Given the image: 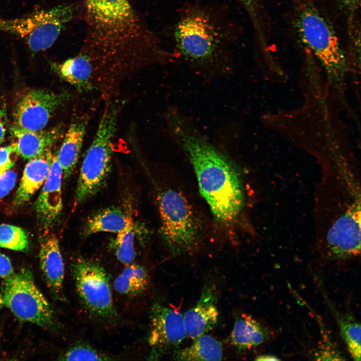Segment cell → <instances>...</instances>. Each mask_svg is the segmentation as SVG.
Segmentation results:
<instances>
[{
    "instance_id": "10",
    "label": "cell",
    "mask_w": 361,
    "mask_h": 361,
    "mask_svg": "<svg viewBox=\"0 0 361 361\" xmlns=\"http://www.w3.org/2000/svg\"><path fill=\"white\" fill-rule=\"evenodd\" d=\"M149 317V357L156 359L167 350L177 346L187 337L184 316L179 308L156 302L151 307Z\"/></svg>"
},
{
    "instance_id": "9",
    "label": "cell",
    "mask_w": 361,
    "mask_h": 361,
    "mask_svg": "<svg viewBox=\"0 0 361 361\" xmlns=\"http://www.w3.org/2000/svg\"><path fill=\"white\" fill-rule=\"evenodd\" d=\"M70 97L66 92L55 93L41 89L27 91L17 103L14 112V125L32 131L43 130L52 115Z\"/></svg>"
},
{
    "instance_id": "14",
    "label": "cell",
    "mask_w": 361,
    "mask_h": 361,
    "mask_svg": "<svg viewBox=\"0 0 361 361\" xmlns=\"http://www.w3.org/2000/svg\"><path fill=\"white\" fill-rule=\"evenodd\" d=\"M11 133L15 141L12 143L15 153L25 159H31L51 148L62 134L61 127L49 130L32 131L13 125Z\"/></svg>"
},
{
    "instance_id": "12",
    "label": "cell",
    "mask_w": 361,
    "mask_h": 361,
    "mask_svg": "<svg viewBox=\"0 0 361 361\" xmlns=\"http://www.w3.org/2000/svg\"><path fill=\"white\" fill-rule=\"evenodd\" d=\"M217 301L216 286L214 284L204 286L196 305L184 315L187 337L194 340L216 326L219 314Z\"/></svg>"
},
{
    "instance_id": "22",
    "label": "cell",
    "mask_w": 361,
    "mask_h": 361,
    "mask_svg": "<svg viewBox=\"0 0 361 361\" xmlns=\"http://www.w3.org/2000/svg\"><path fill=\"white\" fill-rule=\"evenodd\" d=\"M149 277L146 269L133 263L125 268L114 279L113 288L119 294L135 296L143 293L147 288Z\"/></svg>"
},
{
    "instance_id": "13",
    "label": "cell",
    "mask_w": 361,
    "mask_h": 361,
    "mask_svg": "<svg viewBox=\"0 0 361 361\" xmlns=\"http://www.w3.org/2000/svg\"><path fill=\"white\" fill-rule=\"evenodd\" d=\"M39 261L46 284L55 299L64 300L63 282L65 266L57 238L51 234L40 242Z\"/></svg>"
},
{
    "instance_id": "7",
    "label": "cell",
    "mask_w": 361,
    "mask_h": 361,
    "mask_svg": "<svg viewBox=\"0 0 361 361\" xmlns=\"http://www.w3.org/2000/svg\"><path fill=\"white\" fill-rule=\"evenodd\" d=\"M73 5H61L13 19L0 18V32L17 36L24 40L33 52L50 48L65 25L73 17Z\"/></svg>"
},
{
    "instance_id": "4",
    "label": "cell",
    "mask_w": 361,
    "mask_h": 361,
    "mask_svg": "<svg viewBox=\"0 0 361 361\" xmlns=\"http://www.w3.org/2000/svg\"><path fill=\"white\" fill-rule=\"evenodd\" d=\"M160 234L173 255L192 253L200 245L203 226L196 210L182 190L166 187L157 194Z\"/></svg>"
},
{
    "instance_id": "6",
    "label": "cell",
    "mask_w": 361,
    "mask_h": 361,
    "mask_svg": "<svg viewBox=\"0 0 361 361\" xmlns=\"http://www.w3.org/2000/svg\"><path fill=\"white\" fill-rule=\"evenodd\" d=\"M4 279V304L17 318L45 328L57 327L54 311L29 269L21 268Z\"/></svg>"
},
{
    "instance_id": "27",
    "label": "cell",
    "mask_w": 361,
    "mask_h": 361,
    "mask_svg": "<svg viewBox=\"0 0 361 361\" xmlns=\"http://www.w3.org/2000/svg\"><path fill=\"white\" fill-rule=\"evenodd\" d=\"M63 360H109L113 358L84 342L71 346L61 356Z\"/></svg>"
},
{
    "instance_id": "11",
    "label": "cell",
    "mask_w": 361,
    "mask_h": 361,
    "mask_svg": "<svg viewBox=\"0 0 361 361\" xmlns=\"http://www.w3.org/2000/svg\"><path fill=\"white\" fill-rule=\"evenodd\" d=\"M57 153L53 154L49 173L35 204L40 226L47 231L55 224L63 208V171Z\"/></svg>"
},
{
    "instance_id": "25",
    "label": "cell",
    "mask_w": 361,
    "mask_h": 361,
    "mask_svg": "<svg viewBox=\"0 0 361 361\" xmlns=\"http://www.w3.org/2000/svg\"><path fill=\"white\" fill-rule=\"evenodd\" d=\"M135 229V224L132 219L123 229L116 233V236L109 244V248L117 260L125 265L133 263L136 256Z\"/></svg>"
},
{
    "instance_id": "32",
    "label": "cell",
    "mask_w": 361,
    "mask_h": 361,
    "mask_svg": "<svg viewBox=\"0 0 361 361\" xmlns=\"http://www.w3.org/2000/svg\"><path fill=\"white\" fill-rule=\"evenodd\" d=\"M255 360H280L277 356L270 354H263L258 356Z\"/></svg>"
},
{
    "instance_id": "1",
    "label": "cell",
    "mask_w": 361,
    "mask_h": 361,
    "mask_svg": "<svg viewBox=\"0 0 361 361\" xmlns=\"http://www.w3.org/2000/svg\"><path fill=\"white\" fill-rule=\"evenodd\" d=\"M163 117L170 137L192 166L213 217L222 227L233 229L245 206L243 184L236 164L176 106H169Z\"/></svg>"
},
{
    "instance_id": "26",
    "label": "cell",
    "mask_w": 361,
    "mask_h": 361,
    "mask_svg": "<svg viewBox=\"0 0 361 361\" xmlns=\"http://www.w3.org/2000/svg\"><path fill=\"white\" fill-rule=\"evenodd\" d=\"M29 246L28 236L22 228L7 224L0 225L1 247L24 252Z\"/></svg>"
},
{
    "instance_id": "33",
    "label": "cell",
    "mask_w": 361,
    "mask_h": 361,
    "mask_svg": "<svg viewBox=\"0 0 361 361\" xmlns=\"http://www.w3.org/2000/svg\"><path fill=\"white\" fill-rule=\"evenodd\" d=\"M4 304L3 296L0 293V310Z\"/></svg>"
},
{
    "instance_id": "18",
    "label": "cell",
    "mask_w": 361,
    "mask_h": 361,
    "mask_svg": "<svg viewBox=\"0 0 361 361\" xmlns=\"http://www.w3.org/2000/svg\"><path fill=\"white\" fill-rule=\"evenodd\" d=\"M271 335L267 327L251 315L242 313L234 323L230 341L238 350H246L264 343Z\"/></svg>"
},
{
    "instance_id": "31",
    "label": "cell",
    "mask_w": 361,
    "mask_h": 361,
    "mask_svg": "<svg viewBox=\"0 0 361 361\" xmlns=\"http://www.w3.org/2000/svg\"><path fill=\"white\" fill-rule=\"evenodd\" d=\"M14 272L11 260L0 252V277L6 278Z\"/></svg>"
},
{
    "instance_id": "15",
    "label": "cell",
    "mask_w": 361,
    "mask_h": 361,
    "mask_svg": "<svg viewBox=\"0 0 361 361\" xmlns=\"http://www.w3.org/2000/svg\"><path fill=\"white\" fill-rule=\"evenodd\" d=\"M85 6L92 20L104 28L120 27L133 18L129 0H86Z\"/></svg>"
},
{
    "instance_id": "30",
    "label": "cell",
    "mask_w": 361,
    "mask_h": 361,
    "mask_svg": "<svg viewBox=\"0 0 361 361\" xmlns=\"http://www.w3.org/2000/svg\"><path fill=\"white\" fill-rule=\"evenodd\" d=\"M7 128V106L4 99L0 96V144L5 140Z\"/></svg>"
},
{
    "instance_id": "2",
    "label": "cell",
    "mask_w": 361,
    "mask_h": 361,
    "mask_svg": "<svg viewBox=\"0 0 361 361\" xmlns=\"http://www.w3.org/2000/svg\"><path fill=\"white\" fill-rule=\"evenodd\" d=\"M241 26L224 5L199 0L183 4L172 27L173 49L197 74L211 77L229 76L235 71L234 47Z\"/></svg>"
},
{
    "instance_id": "24",
    "label": "cell",
    "mask_w": 361,
    "mask_h": 361,
    "mask_svg": "<svg viewBox=\"0 0 361 361\" xmlns=\"http://www.w3.org/2000/svg\"><path fill=\"white\" fill-rule=\"evenodd\" d=\"M248 14L256 37L257 44L261 50L266 49L269 33L268 19L265 8V0H236Z\"/></svg>"
},
{
    "instance_id": "28",
    "label": "cell",
    "mask_w": 361,
    "mask_h": 361,
    "mask_svg": "<svg viewBox=\"0 0 361 361\" xmlns=\"http://www.w3.org/2000/svg\"><path fill=\"white\" fill-rule=\"evenodd\" d=\"M14 153L15 151L13 143L0 147V176L14 165L15 162L11 156Z\"/></svg>"
},
{
    "instance_id": "5",
    "label": "cell",
    "mask_w": 361,
    "mask_h": 361,
    "mask_svg": "<svg viewBox=\"0 0 361 361\" xmlns=\"http://www.w3.org/2000/svg\"><path fill=\"white\" fill-rule=\"evenodd\" d=\"M293 25L302 43L327 68L344 65V56L338 37L327 18L311 0L293 1Z\"/></svg>"
},
{
    "instance_id": "8",
    "label": "cell",
    "mask_w": 361,
    "mask_h": 361,
    "mask_svg": "<svg viewBox=\"0 0 361 361\" xmlns=\"http://www.w3.org/2000/svg\"><path fill=\"white\" fill-rule=\"evenodd\" d=\"M71 273L81 302L94 317L102 321L116 316L109 278L97 262L79 257L71 265Z\"/></svg>"
},
{
    "instance_id": "19",
    "label": "cell",
    "mask_w": 361,
    "mask_h": 361,
    "mask_svg": "<svg viewBox=\"0 0 361 361\" xmlns=\"http://www.w3.org/2000/svg\"><path fill=\"white\" fill-rule=\"evenodd\" d=\"M58 75L81 93H89L92 66L89 56L81 53L60 63L54 64Z\"/></svg>"
},
{
    "instance_id": "17",
    "label": "cell",
    "mask_w": 361,
    "mask_h": 361,
    "mask_svg": "<svg viewBox=\"0 0 361 361\" xmlns=\"http://www.w3.org/2000/svg\"><path fill=\"white\" fill-rule=\"evenodd\" d=\"M88 120L87 117L78 116L72 120L66 132L59 151L58 158L65 178L70 176L78 161Z\"/></svg>"
},
{
    "instance_id": "20",
    "label": "cell",
    "mask_w": 361,
    "mask_h": 361,
    "mask_svg": "<svg viewBox=\"0 0 361 361\" xmlns=\"http://www.w3.org/2000/svg\"><path fill=\"white\" fill-rule=\"evenodd\" d=\"M133 218L120 207H111L99 210L87 220L83 231L85 237L99 232L117 233Z\"/></svg>"
},
{
    "instance_id": "29",
    "label": "cell",
    "mask_w": 361,
    "mask_h": 361,
    "mask_svg": "<svg viewBox=\"0 0 361 361\" xmlns=\"http://www.w3.org/2000/svg\"><path fill=\"white\" fill-rule=\"evenodd\" d=\"M17 177L16 172L10 169L0 176V198L7 196L13 189Z\"/></svg>"
},
{
    "instance_id": "16",
    "label": "cell",
    "mask_w": 361,
    "mask_h": 361,
    "mask_svg": "<svg viewBox=\"0 0 361 361\" xmlns=\"http://www.w3.org/2000/svg\"><path fill=\"white\" fill-rule=\"evenodd\" d=\"M52 157L49 148L40 155L29 159L15 197L16 205L21 206L28 202L44 183L49 173Z\"/></svg>"
},
{
    "instance_id": "34",
    "label": "cell",
    "mask_w": 361,
    "mask_h": 361,
    "mask_svg": "<svg viewBox=\"0 0 361 361\" xmlns=\"http://www.w3.org/2000/svg\"><path fill=\"white\" fill-rule=\"evenodd\" d=\"M293 1H296V0H293Z\"/></svg>"
},
{
    "instance_id": "21",
    "label": "cell",
    "mask_w": 361,
    "mask_h": 361,
    "mask_svg": "<svg viewBox=\"0 0 361 361\" xmlns=\"http://www.w3.org/2000/svg\"><path fill=\"white\" fill-rule=\"evenodd\" d=\"M190 345L174 351L173 359L182 361L220 360L223 357L221 343L214 336L204 334Z\"/></svg>"
},
{
    "instance_id": "3",
    "label": "cell",
    "mask_w": 361,
    "mask_h": 361,
    "mask_svg": "<svg viewBox=\"0 0 361 361\" xmlns=\"http://www.w3.org/2000/svg\"><path fill=\"white\" fill-rule=\"evenodd\" d=\"M124 104L125 101L117 97L105 102L97 130L80 168L76 191L77 203L94 196L106 184L111 169L118 119Z\"/></svg>"
},
{
    "instance_id": "23",
    "label": "cell",
    "mask_w": 361,
    "mask_h": 361,
    "mask_svg": "<svg viewBox=\"0 0 361 361\" xmlns=\"http://www.w3.org/2000/svg\"><path fill=\"white\" fill-rule=\"evenodd\" d=\"M337 321L341 337L354 360H360V325L348 314H342L328 303Z\"/></svg>"
}]
</instances>
